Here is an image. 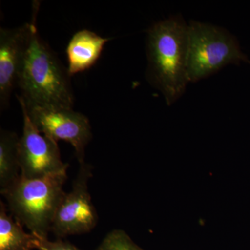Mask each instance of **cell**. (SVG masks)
<instances>
[{
	"label": "cell",
	"mask_w": 250,
	"mask_h": 250,
	"mask_svg": "<svg viewBox=\"0 0 250 250\" xmlns=\"http://www.w3.org/2000/svg\"><path fill=\"white\" fill-rule=\"evenodd\" d=\"M96 250H144L138 246L127 233L115 229L108 233Z\"/></svg>",
	"instance_id": "7c38bea8"
},
{
	"label": "cell",
	"mask_w": 250,
	"mask_h": 250,
	"mask_svg": "<svg viewBox=\"0 0 250 250\" xmlns=\"http://www.w3.org/2000/svg\"><path fill=\"white\" fill-rule=\"evenodd\" d=\"M18 99L24 104L21 99ZM24 106L33 124L41 133L57 142L62 140L70 143L80 164L85 163V148L92 138L91 126L86 116L71 108Z\"/></svg>",
	"instance_id": "52a82bcc"
},
{
	"label": "cell",
	"mask_w": 250,
	"mask_h": 250,
	"mask_svg": "<svg viewBox=\"0 0 250 250\" xmlns=\"http://www.w3.org/2000/svg\"><path fill=\"white\" fill-rule=\"evenodd\" d=\"M242 62L250 64L236 36L229 31L208 23L189 22V82H199L227 65H240Z\"/></svg>",
	"instance_id": "277c9868"
},
{
	"label": "cell",
	"mask_w": 250,
	"mask_h": 250,
	"mask_svg": "<svg viewBox=\"0 0 250 250\" xmlns=\"http://www.w3.org/2000/svg\"><path fill=\"white\" fill-rule=\"evenodd\" d=\"M146 79L164 95L168 106L185 92L188 74V24L181 15L153 24L147 31Z\"/></svg>",
	"instance_id": "7a4b0ae2"
},
{
	"label": "cell",
	"mask_w": 250,
	"mask_h": 250,
	"mask_svg": "<svg viewBox=\"0 0 250 250\" xmlns=\"http://www.w3.org/2000/svg\"><path fill=\"white\" fill-rule=\"evenodd\" d=\"M67 172L45 177L19 178L1 192L18 221L37 236L47 238L57 207L65 192Z\"/></svg>",
	"instance_id": "3957f363"
},
{
	"label": "cell",
	"mask_w": 250,
	"mask_h": 250,
	"mask_svg": "<svg viewBox=\"0 0 250 250\" xmlns=\"http://www.w3.org/2000/svg\"><path fill=\"white\" fill-rule=\"evenodd\" d=\"M110 40L88 29L75 33L69 41L66 48L69 76L85 71L93 67L100 59L106 42Z\"/></svg>",
	"instance_id": "9c48e42d"
},
{
	"label": "cell",
	"mask_w": 250,
	"mask_h": 250,
	"mask_svg": "<svg viewBox=\"0 0 250 250\" xmlns=\"http://www.w3.org/2000/svg\"><path fill=\"white\" fill-rule=\"evenodd\" d=\"M20 137L14 131H0V192L4 191L21 176L18 160Z\"/></svg>",
	"instance_id": "8fae6325"
},
{
	"label": "cell",
	"mask_w": 250,
	"mask_h": 250,
	"mask_svg": "<svg viewBox=\"0 0 250 250\" xmlns=\"http://www.w3.org/2000/svg\"><path fill=\"white\" fill-rule=\"evenodd\" d=\"M39 237L26 233L23 225L8 213L7 207L0 202V250L37 249Z\"/></svg>",
	"instance_id": "30bf717a"
},
{
	"label": "cell",
	"mask_w": 250,
	"mask_h": 250,
	"mask_svg": "<svg viewBox=\"0 0 250 250\" xmlns=\"http://www.w3.org/2000/svg\"><path fill=\"white\" fill-rule=\"evenodd\" d=\"M40 3H33L28 23L27 47L18 87L26 107L73 109L74 95L70 76L57 55L39 34L37 14Z\"/></svg>",
	"instance_id": "6da1fadb"
},
{
	"label": "cell",
	"mask_w": 250,
	"mask_h": 250,
	"mask_svg": "<svg viewBox=\"0 0 250 250\" xmlns=\"http://www.w3.org/2000/svg\"><path fill=\"white\" fill-rule=\"evenodd\" d=\"M92 175L91 166L80 164L72 190L65 192L54 215L51 231L57 238L88 233L96 227L98 213L88 190Z\"/></svg>",
	"instance_id": "5b68a950"
},
{
	"label": "cell",
	"mask_w": 250,
	"mask_h": 250,
	"mask_svg": "<svg viewBox=\"0 0 250 250\" xmlns=\"http://www.w3.org/2000/svg\"><path fill=\"white\" fill-rule=\"evenodd\" d=\"M19 103L23 114L22 134L18 144L21 175L36 179L67 172L68 164L62 160L58 143L38 130L24 104Z\"/></svg>",
	"instance_id": "8992f818"
},
{
	"label": "cell",
	"mask_w": 250,
	"mask_h": 250,
	"mask_svg": "<svg viewBox=\"0 0 250 250\" xmlns=\"http://www.w3.org/2000/svg\"><path fill=\"white\" fill-rule=\"evenodd\" d=\"M28 23L21 27L0 28V110L9 106L18 86L27 47Z\"/></svg>",
	"instance_id": "ba28073f"
},
{
	"label": "cell",
	"mask_w": 250,
	"mask_h": 250,
	"mask_svg": "<svg viewBox=\"0 0 250 250\" xmlns=\"http://www.w3.org/2000/svg\"><path fill=\"white\" fill-rule=\"evenodd\" d=\"M39 237V244L37 250H81L68 242L62 241L61 238L55 241H51L47 238Z\"/></svg>",
	"instance_id": "4fadbf2b"
}]
</instances>
